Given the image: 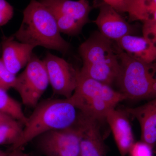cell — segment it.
I'll return each instance as SVG.
<instances>
[{
	"label": "cell",
	"mask_w": 156,
	"mask_h": 156,
	"mask_svg": "<svg viewBox=\"0 0 156 156\" xmlns=\"http://www.w3.org/2000/svg\"><path fill=\"white\" fill-rule=\"evenodd\" d=\"M61 33L51 11L39 1L30 0L23 12L19 29L13 35L22 43L56 50L63 54L70 48Z\"/></svg>",
	"instance_id": "cell-1"
},
{
	"label": "cell",
	"mask_w": 156,
	"mask_h": 156,
	"mask_svg": "<svg viewBox=\"0 0 156 156\" xmlns=\"http://www.w3.org/2000/svg\"><path fill=\"white\" fill-rule=\"evenodd\" d=\"M34 108L24 124L21 138L9 151L22 149L46 132L70 127L77 118V108L67 98L43 101Z\"/></svg>",
	"instance_id": "cell-2"
},
{
	"label": "cell",
	"mask_w": 156,
	"mask_h": 156,
	"mask_svg": "<svg viewBox=\"0 0 156 156\" xmlns=\"http://www.w3.org/2000/svg\"><path fill=\"white\" fill-rule=\"evenodd\" d=\"M113 41L95 32L82 43L79 48L83 61L80 73L111 86L120 67L118 46L115 47Z\"/></svg>",
	"instance_id": "cell-3"
},
{
	"label": "cell",
	"mask_w": 156,
	"mask_h": 156,
	"mask_svg": "<svg viewBox=\"0 0 156 156\" xmlns=\"http://www.w3.org/2000/svg\"><path fill=\"white\" fill-rule=\"evenodd\" d=\"M67 99L81 112L99 121L105 119L118 103L127 99L111 86L83 75L80 71L76 87Z\"/></svg>",
	"instance_id": "cell-4"
},
{
	"label": "cell",
	"mask_w": 156,
	"mask_h": 156,
	"mask_svg": "<svg viewBox=\"0 0 156 156\" xmlns=\"http://www.w3.org/2000/svg\"><path fill=\"white\" fill-rule=\"evenodd\" d=\"M118 51L120 67L115 82L119 92L127 99L156 97V62L147 63L134 59L119 47Z\"/></svg>",
	"instance_id": "cell-5"
},
{
	"label": "cell",
	"mask_w": 156,
	"mask_h": 156,
	"mask_svg": "<svg viewBox=\"0 0 156 156\" xmlns=\"http://www.w3.org/2000/svg\"><path fill=\"white\" fill-rule=\"evenodd\" d=\"M49 84L44 62L33 53L25 69L17 76L13 89L19 94L23 104L35 107Z\"/></svg>",
	"instance_id": "cell-6"
},
{
	"label": "cell",
	"mask_w": 156,
	"mask_h": 156,
	"mask_svg": "<svg viewBox=\"0 0 156 156\" xmlns=\"http://www.w3.org/2000/svg\"><path fill=\"white\" fill-rule=\"evenodd\" d=\"M36 139L37 147L46 156H80V135L75 123L46 132Z\"/></svg>",
	"instance_id": "cell-7"
},
{
	"label": "cell",
	"mask_w": 156,
	"mask_h": 156,
	"mask_svg": "<svg viewBox=\"0 0 156 156\" xmlns=\"http://www.w3.org/2000/svg\"><path fill=\"white\" fill-rule=\"evenodd\" d=\"M43 61L54 94L69 98L76 87L79 71L63 58L51 53H47Z\"/></svg>",
	"instance_id": "cell-8"
},
{
	"label": "cell",
	"mask_w": 156,
	"mask_h": 156,
	"mask_svg": "<svg viewBox=\"0 0 156 156\" xmlns=\"http://www.w3.org/2000/svg\"><path fill=\"white\" fill-rule=\"evenodd\" d=\"M99 120L78 112L75 124L80 135V156H106L105 145L99 124Z\"/></svg>",
	"instance_id": "cell-9"
},
{
	"label": "cell",
	"mask_w": 156,
	"mask_h": 156,
	"mask_svg": "<svg viewBox=\"0 0 156 156\" xmlns=\"http://www.w3.org/2000/svg\"><path fill=\"white\" fill-rule=\"evenodd\" d=\"M98 8L99 14L93 22L102 35L117 42L125 36L131 34V26L120 13L104 2L99 4Z\"/></svg>",
	"instance_id": "cell-10"
},
{
	"label": "cell",
	"mask_w": 156,
	"mask_h": 156,
	"mask_svg": "<svg viewBox=\"0 0 156 156\" xmlns=\"http://www.w3.org/2000/svg\"><path fill=\"white\" fill-rule=\"evenodd\" d=\"M1 44L2 60L8 69L15 75L26 66L35 48L16 41L13 35L3 37Z\"/></svg>",
	"instance_id": "cell-11"
},
{
	"label": "cell",
	"mask_w": 156,
	"mask_h": 156,
	"mask_svg": "<svg viewBox=\"0 0 156 156\" xmlns=\"http://www.w3.org/2000/svg\"><path fill=\"white\" fill-rule=\"evenodd\" d=\"M127 115L125 110L116 109L115 108L109 110L105 118L111 129L121 156L128 155L135 143Z\"/></svg>",
	"instance_id": "cell-12"
},
{
	"label": "cell",
	"mask_w": 156,
	"mask_h": 156,
	"mask_svg": "<svg viewBox=\"0 0 156 156\" xmlns=\"http://www.w3.org/2000/svg\"><path fill=\"white\" fill-rule=\"evenodd\" d=\"M125 111L139 122L141 141L153 148L156 143V97L143 105L127 108Z\"/></svg>",
	"instance_id": "cell-13"
},
{
	"label": "cell",
	"mask_w": 156,
	"mask_h": 156,
	"mask_svg": "<svg viewBox=\"0 0 156 156\" xmlns=\"http://www.w3.org/2000/svg\"><path fill=\"white\" fill-rule=\"evenodd\" d=\"M123 51L131 58L147 63L156 60V49L143 36L128 35L115 42Z\"/></svg>",
	"instance_id": "cell-14"
},
{
	"label": "cell",
	"mask_w": 156,
	"mask_h": 156,
	"mask_svg": "<svg viewBox=\"0 0 156 156\" xmlns=\"http://www.w3.org/2000/svg\"><path fill=\"white\" fill-rule=\"evenodd\" d=\"M52 11L71 17L84 27L89 21L91 7L88 0H39Z\"/></svg>",
	"instance_id": "cell-15"
},
{
	"label": "cell",
	"mask_w": 156,
	"mask_h": 156,
	"mask_svg": "<svg viewBox=\"0 0 156 156\" xmlns=\"http://www.w3.org/2000/svg\"><path fill=\"white\" fill-rule=\"evenodd\" d=\"M119 13H126L131 20L144 22L147 20L145 0H103Z\"/></svg>",
	"instance_id": "cell-16"
},
{
	"label": "cell",
	"mask_w": 156,
	"mask_h": 156,
	"mask_svg": "<svg viewBox=\"0 0 156 156\" xmlns=\"http://www.w3.org/2000/svg\"><path fill=\"white\" fill-rule=\"evenodd\" d=\"M21 122L12 119L0 123V145L13 147L22 136L23 128Z\"/></svg>",
	"instance_id": "cell-17"
},
{
	"label": "cell",
	"mask_w": 156,
	"mask_h": 156,
	"mask_svg": "<svg viewBox=\"0 0 156 156\" xmlns=\"http://www.w3.org/2000/svg\"><path fill=\"white\" fill-rule=\"evenodd\" d=\"M0 112L17 120L23 125L28 119L24 114L20 104L10 96L7 91L1 88Z\"/></svg>",
	"instance_id": "cell-18"
},
{
	"label": "cell",
	"mask_w": 156,
	"mask_h": 156,
	"mask_svg": "<svg viewBox=\"0 0 156 156\" xmlns=\"http://www.w3.org/2000/svg\"><path fill=\"white\" fill-rule=\"evenodd\" d=\"M50 10L53 13L60 33L69 36L76 35L80 34L83 27L77 21L57 11Z\"/></svg>",
	"instance_id": "cell-19"
},
{
	"label": "cell",
	"mask_w": 156,
	"mask_h": 156,
	"mask_svg": "<svg viewBox=\"0 0 156 156\" xmlns=\"http://www.w3.org/2000/svg\"><path fill=\"white\" fill-rule=\"evenodd\" d=\"M17 76L11 73L4 64L0 56V88L8 91L14 88Z\"/></svg>",
	"instance_id": "cell-20"
},
{
	"label": "cell",
	"mask_w": 156,
	"mask_h": 156,
	"mask_svg": "<svg viewBox=\"0 0 156 156\" xmlns=\"http://www.w3.org/2000/svg\"><path fill=\"white\" fill-rule=\"evenodd\" d=\"M153 148L143 141L135 142L131 147L128 154L129 156H154Z\"/></svg>",
	"instance_id": "cell-21"
},
{
	"label": "cell",
	"mask_w": 156,
	"mask_h": 156,
	"mask_svg": "<svg viewBox=\"0 0 156 156\" xmlns=\"http://www.w3.org/2000/svg\"><path fill=\"white\" fill-rule=\"evenodd\" d=\"M13 7L6 0H0V26L7 24L14 15Z\"/></svg>",
	"instance_id": "cell-22"
},
{
	"label": "cell",
	"mask_w": 156,
	"mask_h": 156,
	"mask_svg": "<svg viewBox=\"0 0 156 156\" xmlns=\"http://www.w3.org/2000/svg\"><path fill=\"white\" fill-rule=\"evenodd\" d=\"M143 23V36L148 40L156 49V21L146 20Z\"/></svg>",
	"instance_id": "cell-23"
},
{
	"label": "cell",
	"mask_w": 156,
	"mask_h": 156,
	"mask_svg": "<svg viewBox=\"0 0 156 156\" xmlns=\"http://www.w3.org/2000/svg\"><path fill=\"white\" fill-rule=\"evenodd\" d=\"M8 156H30L29 154L26 153L22 149L19 148L9 151V153Z\"/></svg>",
	"instance_id": "cell-24"
},
{
	"label": "cell",
	"mask_w": 156,
	"mask_h": 156,
	"mask_svg": "<svg viewBox=\"0 0 156 156\" xmlns=\"http://www.w3.org/2000/svg\"><path fill=\"white\" fill-rule=\"evenodd\" d=\"M12 119H13V118L0 112V123L6 122V121Z\"/></svg>",
	"instance_id": "cell-25"
},
{
	"label": "cell",
	"mask_w": 156,
	"mask_h": 156,
	"mask_svg": "<svg viewBox=\"0 0 156 156\" xmlns=\"http://www.w3.org/2000/svg\"><path fill=\"white\" fill-rule=\"evenodd\" d=\"M9 153V151H5L0 149V156H8Z\"/></svg>",
	"instance_id": "cell-26"
},
{
	"label": "cell",
	"mask_w": 156,
	"mask_h": 156,
	"mask_svg": "<svg viewBox=\"0 0 156 156\" xmlns=\"http://www.w3.org/2000/svg\"><path fill=\"white\" fill-rule=\"evenodd\" d=\"M0 55H2V47H1V42H0Z\"/></svg>",
	"instance_id": "cell-27"
},
{
	"label": "cell",
	"mask_w": 156,
	"mask_h": 156,
	"mask_svg": "<svg viewBox=\"0 0 156 156\" xmlns=\"http://www.w3.org/2000/svg\"><path fill=\"white\" fill-rule=\"evenodd\" d=\"M152 1H153L154 2L156 5V0H152Z\"/></svg>",
	"instance_id": "cell-28"
}]
</instances>
